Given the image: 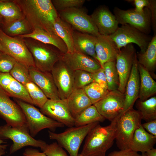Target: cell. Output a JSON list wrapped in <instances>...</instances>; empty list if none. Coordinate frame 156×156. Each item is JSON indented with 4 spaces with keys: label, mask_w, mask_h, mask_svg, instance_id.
<instances>
[{
    "label": "cell",
    "mask_w": 156,
    "mask_h": 156,
    "mask_svg": "<svg viewBox=\"0 0 156 156\" xmlns=\"http://www.w3.org/2000/svg\"><path fill=\"white\" fill-rule=\"evenodd\" d=\"M13 1L20 8L33 30L39 28L57 35L54 31L53 24L58 14L51 0Z\"/></svg>",
    "instance_id": "1"
},
{
    "label": "cell",
    "mask_w": 156,
    "mask_h": 156,
    "mask_svg": "<svg viewBox=\"0 0 156 156\" xmlns=\"http://www.w3.org/2000/svg\"><path fill=\"white\" fill-rule=\"evenodd\" d=\"M118 118L107 126H101L99 124L90 131L86 138L80 153L82 156H105L107 151L112 146L116 138Z\"/></svg>",
    "instance_id": "2"
},
{
    "label": "cell",
    "mask_w": 156,
    "mask_h": 156,
    "mask_svg": "<svg viewBox=\"0 0 156 156\" xmlns=\"http://www.w3.org/2000/svg\"><path fill=\"white\" fill-rule=\"evenodd\" d=\"M99 122L83 126L69 127L64 132L56 133L48 131L49 138L55 140L68 153L70 156H78L79 149L83 140L90 131Z\"/></svg>",
    "instance_id": "3"
},
{
    "label": "cell",
    "mask_w": 156,
    "mask_h": 156,
    "mask_svg": "<svg viewBox=\"0 0 156 156\" xmlns=\"http://www.w3.org/2000/svg\"><path fill=\"white\" fill-rule=\"evenodd\" d=\"M142 120L139 112L133 108L118 118L115 140L117 146L120 150L130 149L135 131L142 124Z\"/></svg>",
    "instance_id": "4"
},
{
    "label": "cell",
    "mask_w": 156,
    "mask_h": 156,
    "mask_svg": "<svg viewBox=\"0 0 156 156\" xmlns=\"http://www.w3.org/2000/svg\"><path fill=\"white\" fill-rule=\"evenodd\" d=\"M23 39L32 56L35 67L42 71L51 72L62 53L49 45L31 38Z\"/></svg>",
    "instance_id": "5"
},
{
    "label": "cell",
    "mask_w": 156,
    "mask_h": 156,
    "mask_svg": "<svg viewBox=\"0 0 156 156\" xmlns=\"http://www.w3.org/2000/svg\"><path fill=\"white\" fill-rule=\"evenodd\" d=\"M16 101L25 115L29 133L33 138L44 129L54 132L57 128L64 126L44 114L34 105L19 99Z\"/></svg>",
    "instance_id": "6"
},
{
    "label": "cell",
    "mask_w": 156,
    "mask_h": 156,
    "mask_svg": "<svg viewBox=\"0 0 156 156\" xmlns=\"http://www.w3.org/2000/svg\"><path fill=\"white\" fill-rule=\"evenodd\" d=\"M0 42L4 53L29 67H35L32 56L23 38L10 36L0 29Z\"/></svg>",
    "instance_id": "7"
},
{
    "label": "cell",
    "mask_w": 156,
    "mask_h": 156,
    "mask_svg": "<svg viewBox=\"0 0 156 156\" xmlns=\"http://www.w3.org/2000/svg\"><path fill=\"white\" fill-rule=\"evenodd\" d=\"M131 25H122L109 36L116 44L119 50L128 44L135 43L140 49V53L146 50L152 38Z\"/></svg>",
    "instance_id": "8"
},
{
    "label": "cell",
    "mask_w": 156,
    "mask_h": 156,
    "mask_svg": "<svg viewBox=\"0 0 156 156\" xmlns=\"http://www.w3.org/2000/svg\"><path fill=\"white\" fill-rule=\"evenodd\" d=\"M0 139H10L12 141L13 144L10 149V155L26 146L40 148L46 143L44 141L34 139L28 130L12 127L7 124L0 126Z\"/></svg>",
    "instance_id": "9"
},
{
    "label": "cell",
    "mask_w": 156,
    "mask_h": 156,
    "mask_svg": "<svg viewBox=\"0 0 156 156\" xmlns=\"http://www.w3.org/2000/svg\"><path fill=\"white\" fill-rule=\"evenodd\" d=\"M57 12L63 20L79 32L96 36L100 34L90 15L81 8H70Z\"/></svg>",
    "instance_id": "10"
},
{
    "label": "cell",
    "mask_w": 156,
    "mask_h": 156,
    "mask_svg": "<svg viewBox=\"0 0 156 156\" xmlns=\"http://www.w3.org/2000/svg\"><path fill=\"white\" fill-rule=\"evenodd\" d=\"M0 116L8 125L29 130L25 116L21 109L0 88Z\"/></svg>",
    "instance_id": "11"
},
{
    "label": "cell",
    "mask_w": 156,
    "mask_h": 156,
    "mask_svg": "<svg viewBox=\"0 0 156 156\" xmlns=\"http://www.w3.org/2000/svg\"><path fill=\"white\" fill-rule=\"evenodd\" d=\"M113 12L119 24H129L146 34L151 31V14L148 8H145L142 13L136 12L134 9L123 10L117 7Z\"/></svg>",
    "instance_id": "12"
},
{
    "label": "cell",
    "mask_w": 156,
    "mask_h": 156,
    "mask_svg": "<svg viewBox=\"0 0 156 156\" xmlns=\"http://www.w3.org/2000/svg\"><path fill=\"white\" fill-rule=\"evenodd\" d=\"M125 99L124 94L118 90H114L93 105L101 115L111 122L122 114Z\"/></svg>",
    "instance_id": "13"
},
{
    "label": "cell",
    "mask_w": 156,
    "mask_h": 156,
    "mask_svg": "<svg viewBox=\"0 0 156 156\" xmlns=\"http://www.w3.org/2000/svg\"><path fill=\"white\" fill-rule=\"evenodd\" d=\"M74 72L61 59L55 64L51 71L61 100H66L73 90Z\"/></svg>",
    "instance_id": "14"
},
{
    "label": "cell",
    "mask_w": 156,
    "mask_h": 156,
    "mask_svg": "<svg viewBox=\"0 0 156 156\" xmlns=\"http://www.w3.org/2000/svg\"><path fill=\"white\" fill-rule=\"evenodd\" d=\"M136 53L134 46L130 44L121 48L116 56V66L119 80L118 90L124 94Z\"/></svg>",
    "instance_id": "15"
},
{
    "label": "cell",
    "mask_w": 156,
    "mask_h": 156,
    "mask_svg": "<svg viewBox=\"0 0 156 156\" xmlns=\"http://www.w3.org/2000/svg\"><path fill=\"white\" fill-rule=\"evenodd\" d=\"M47 116L69 127L74 126L75 118L72 115L66 100L48 99L40 109Z\"/></svg>",
    "instance_id": "16"
},
{
    "label": "cell",
    "mask_w": 156,
    "mask_h": 156,
    "mask_svg": "<svg viewBox=\"0 0 156 156\" xmlns=\"http://www.w3.org/2000/svg\"><path fill=\"white\" fill-rule=\"evenodd\" d=\"M90 16L101 34L109 36L119 27L115 16L105 6L97 8Z\"/></svg>",
    "instance_id": "17"
},
{
    "label": "cell",
    "mask_w": 156,
    "mask_h": 156,
    "mask_svg": "<svg viewBox=\"0 0 156 156\" xmlns=\"http://www.w3.org/2000/svg\"><path fill=\"white\" fill-rule=\"evenodd\" d=\"M61 60L73 70H83L93 73L101 68L92 58L75 51L62 54Z\"/></svg>",
    "instance_id": "18"
},
{
    "label": "cell",
    "mask_w": 156,
    "mask_h": 156,
    "mask_svg": "<svg viewBox=\"0 0 156 156\" xmlns=\"http://www.w3.org/2000/svg\"><path fill=\"white\" fill-rule=\"evenodd\" d=\"M31 80L41 89L49 99H60L51 72H44L35 67H29Z\"/></svg>",
    "instance_id": "19"
},
{
    "label": "cell",
    "mask_w": 156,
    "mask_h": 156,
    "mask_svg": "<svg viewBox=\"0 0 156 156\" xmlns=\"http://www.w3.org/2000/svg\"><path fill=\"white\" fill-rule=\"evenodd\" d=\"M140 89V77L136 53L131 73L125 86L124 93V105L122 114L133 108L134 103L138 98Z\"/></svg>",
    "instance_id": "20"
},
{
    "label": "cell",
    "mask_w": 156,
    "mask_h": 156,
    "mask_svg": "<svg viewBox=\"0 0 156 156\" xmlns=\"http://www.w3.org/2000/svg\"><path fill=\"white\" fill-rule=\"evenodd\" d=\"M96 37L95 46L96 59L103 68L105 63L116 61L119 50L109 36L99 34Z\"/></svg>",
    "instance_id": "21"
},
{
    "label": "cell",
    "mask_w": 156,
    "mask_h": 156,
    "mask_svg": "<svg viewBox=\"0 0 156 156\" xmlns=\"http://www.w3.org/2000/svg\"><path fill=\"white\" fill-rule=\"evenodd\" d=\"M0 88L10 97L34 105L24 86L14 78L9 73L0 72Z\"/></svg>",
    "instance_id": "22"
},
{
    "label": "cell",
    "mask_w": 156,
    "mask_h": 156,
    "mask_svg": "<svg viewBox=\"0 0 156 156\" xmlns=\"http://www.w3.org/2000/svg\"><path fill=\"white\" fill-rule=\"evenodd\" d=\"M73 36L75 50L89 56L97 61L95 51L96 36L74 30Z\"/></svg>",
    "instance_id": "23"
},
{
    "label": "cell",
    "mask_w": 156,
    "mask_h": 156,
    "mask_svg": "<svg viewBox=\"0 0 156 156\" xmlns=\"http://www.w3.org/2000/svg\"><path fill=\"white\" fill-rule=\"evenodd\" d=\"M18 36L22 38H31L42 43L52 45L62 54L67 52V47L61 38L56 34L42 29H36L29 34Z\"/></svg>",
    "instance_id": "24"
},
{
    "label": "cell",
    "mask_w": 156,
    "mask_h": 156,
    "mask_svg": "<svg viewBox=\"0 0 156 156\" xmlns=\"http://www.w3.org/2000/svg\"><path fill=\"white\" fill-rule=\"evenodd\" d=\"M156 142V137L146 131L141 124L135 131L130 149L137 152H146L153 148Z\"/></svg>",
    "instance_id": "25"
},
{
    "label": "cell",
    "mask_w": 156,
    "mask_h": 156,
    "mask_svg": "<svg viewBox=\"0 0 156 156\" xmlns=\"http://www.w3.org/2000/svg\"><path fill=\"white\" fill-rule=\"evenodd\" d=\"M66 101L70 111L74 118L92 105L82 89L73 90Z\"/></svg>",
    "instance_id": "26"
},
{
    "label": "cell",
    "mask_w": 156,
    "mask_h": 156,
    "mask_svg": "<svg viewBox=\"0 0 156 156\" xmlns=\"http://www.w3.org/2000/svg\"><path fill=\"white\" fill-rule=\"evenodd\" d=\"M140 77V89L138 98L144 101L155 95L156 93V83L150 73L138 63Z\"/></svg>",
    "instance_id": "27"
},
{
    "label": "cell",
    "mask_w": 156,
    "mask_h": 156,
    "mask_svg": "<svg viewBox=\"0 0 156 156\" xmlns=\"http://www.w3.org/2000/svg\"><path fill=\"white\" fill-rule=\"evenodd\" d=\"M53 28L56 34L66 44L68 53H72L75 51L73 34V29L71 26L58 16L53 23Z\"/></svg>",
    "instance_id": "28"
},
{
    "label": "cell",
    "mask_w": 156,
    "mask_h": 156,
    "mask_svg": "<svg viewBox=\"0 0 156 156\" xmlns=\"http://www.w3.org/2000/svg\"><path fill=\"white\" fill-rule=\"evenodd\" d=\"M138 63L150 73L155 71L156 66V35L152 37L145 51L137 55Z\"/></svg>",
    "instance_id": "29"
},
{
    "label": "cell",
    "mask_w": 156,
    "mask_h": 156,
    "mask_svg": "<svg viewBox=\"0 0 156 156\" xmlns=\"http://www.w3.org/2000/svg\"><path fill=\"white\" fill-rule=\"evenodd\" d=\"M0 15L8 23L24 18L18 5L13 1L3 0L0 2Z\"/></svg>",
    "instance_id": "30"
},
{
    "label": "cell",
    "mask_w": 156,
    "mask_h": 156,
    "mask_svg": "<svg viewBox=\"0 0 156 156\" xmlns=\"http://www.w3.org/2000/svg\"><path fill=\"white\" fill-rule=\"evenodd\" d=\"M3 31L12 37L19 36L31 33L33 30L25 18L12 22L4 23Z\"/></svg>",
    "instance_id": "31"
},
{
    "label": "cell",
    "mask_w": 156,
    "mask_h": 156,
    "mask_svg": "<svg viewBox=\"0 0 156 156\" xmlns=\"http://www.w3.org/2000/svg\"><path fill=\"white\" fill-rule=\"evenodd\" d=\"M105 119L92 105L75 118L74 126H83L95 122H103Z\"/></svg>",
    "instance_id": "32"
},
{
    "label": "cell",
    "mask_w": 156,
    "mask_h": 156,
    "mask_svg": "<svg viewBox=\"0 0 156 156\" xmlns=\"http://www.w3.org/2000/svg\"><path fill=\"white\" fill-rule=\"evenodd\" d=\"M136 106L142 119L146 122L156 120V96L151 97L144 101L139 100Z\"/></svg>",
    "instance_id": "33"
},
{
    "label": "cell",
    "mask_w": 156,
    "mask_h": 156,
    "mask_svg": "<svg viewBox=\"0 0 156 156\" xmlns=\"http://www.w3.org/2000/svg\"><path fill=\"white\" fill-rule=\"evenodd\" d=\"M103 68L109 91L118 90L119 83V77L116 66V61L105 63Z\"/></svg>",
    "instance_id": "34"
},
{
    "label": "cell",
    "mask_w": 156,
    "mask_h": 156,
    "mask_svg": "<svg viewBox=\"0 0 156 156\" xmlns=\"http://www.w3.org/2000/svg\"><path fill=\"white\" fill-rule=\"evenodd\" d=\"M24 86L34 105L41 108L48 99L38 86L32 80L27 83Z\"/></svg>",
    "instance_id": "35"
},
{
    "label": "cell",
    "mask_w": 156,
    "mask_h": 156,
    "mask_svg": "<svg viewBox=\"0 0 156 156\" xmlns=\"http://www.w3.org/2000/svg\"><path fill=\"white\" fill-rule=\"evenodd\" d=\"M94 105L103 98L109 92L108 90L101 87L97 83L93 82L82 89Z\"/></svg>",
    "instance_id": "36"
},
{
    "label": "cell",
    "mask_w": 156,
    "mask_h": 156,
    "mask_svg": "<svg viewBox=\"0 0 156 156\" xmlns=\"http://www.w3.org/2000/svg\"><path fill=\"white\" fill-rule=\"evenodd\" d=\"M9 73L23 86L31 81L29 75V67L17 61Z\"/></svg>",
    "instance_id": "37"
},
{
    "label": "cell",
    "mask_w": 156,
    "mask_h": 156,
    "mask_svg": "<svg viewBox=\"0 0 156 156\" xmlns=\"http://www.w3.org/2000/svg\"><path fill=\"white\" fill-rule=\"evenodd\" d=\"M94 82L92 73L83 70H76L74 72L73 90L83 88Z\"/></svg>",
    "instance_id": "38"
},
{
    "label": "cell",
    "mask_w": 156,
    "mask_h": 156,
    "mask_svg": "<svg viewBox=\"0 0 156 156\" xmlns=\"http://www.w3.org/2000/svg\"><path fill=\"white\" fill-rule=\"evenodd\" d=\"M52 3L57 12L73 8H81L85 0H53Z\"/></svg>",
    "instance_id": "39"
},
{
    "label": "cell",
    "mask_w": 156,
    "mask_h": 156,
    "mask_svg": "<svg viewBox=\"0 0 156 156\" xmlns=\"http://www.w3.org/2000/svg\"><path fill=\"white\" fill-rule=\"evenodd\" d=\"M40 148L47 156H70L56 142L49 144L46 143Z\"/></svg>",
    "instance_id": "40"
},
{
    "label": "cell",
    "mask_w": 156,
    "mask_h": 156,
    "mask_svg": "<svg viewBox=\"0 0 156 156\" xmlns=\"http://www.w3.org/2000/svg\"><path fill=\"white\" fill-rule=\"evenodd\" d=\"M16 61L9 55L0 52V72L9 73Z\"/></svg>",
    "instance_id": "41"
},
{
    "label": "cell",
    "mask_w": 156,
    "mask_h": 156,
    "mask_svg": "<svg viewBox=\"0 0 156 156\" xmlns=\"http://www.w3.org/2000/svg\"><path fill=\"white\" fill-rule=\"evenodd\" d=\"M94 82L97 83L103 88L108 90L107 81L104 70L101 68L96 71L92 73Z\"/></svg>",
    "instance_id": "42"
},
{
    "label": "cell",
    "mask_w": 156,
    "mask_h": 156,
    "mask_svg": "<svg viewBox=\"0 0 156 156\" xmlns=\"http://www.w3.org/2000/svg\"><path fill=\"white\" fill-rule=\"evenodd\" d=\"M150 11L151 14V24L154 32H156V1L155 0H149L146 7Z\"/></svg>",
    "instance_id": "43"
},
{
    "label": "cell",
    "mask_w": 156,
    "mask_h": 156,
    "mask_svg": "<svg viewBox=\"0 0 156 156\" xmlns=\"http://www.w3.org/2000/svg\"><path fill=\"white\" fill-rule=\"evenodd\" d=\"M137 152L130 149L114 151L110 153L108 156H140Z\"/></svg>",
    "instance_id": "44"
},
{
    "label": "cell",
    "mask_w": 156,
    "mask_h": 156,
    "mask_svg": "<svg viewBox=\"0 0 156 156\" xmlns=\"http://www.w3.org/2000/svg\"><path fill=\"white\" fill-rule=\"evenodd\" d=\"M129 1L133 2L135 6L134 10L136 12L140 13L144 12V8L147 7L149 2V0H133Z\"/></svg>",
    "instance_id": "45"
},
{
    "label": "cell",
    "mask_w": 156,
    "mask_h": 156,
    "mask_svg": "<svg viewBox=\"0 0 156 156\" xmlns=\"http://www.w3.org/2000/svg\"><path fill=\"white\" fill-rule=\"evenodd\" d=\"M142 125L147 132L156 137V120L146 122Z\"/></svg>",
    "instance_id": "46"
},
{
    "label": "cell",
    "mask_w": 156,
    "mask_h": 156,
    "mask_svg": "<svg viewBox=\"0 0 156 156\" xmlns=\"http://www.w3.org/2000/svg\"><path fill=\"white\" fill-rule=\"evenodd\" d=\"M23 156H47L44 152L33 148H26L23 153Z\"/></svg>",
    "instance_id": "47"
},
{
    "label": "cell",
    "mask_w": 156,
    "mask_h": 156,
    "mask_svg": "<svg viewBox=\"0 0 156 156\" xmlns=\"http://www.w3.org/2000/svg\"><path fill=\"white\" fill-rule=\"evenodd\" d=\"M146 153L148 156H156V149L153 148Z\"/></svg>",
    "instance_id": "48"
},
{
    "label": "cell",
    "mask_w": 156,
    "mask_h": 156,
    "mask_svg": "<svg viewBox=\"0 0 156 156\" xmlns=\"http://www.w3.org/2000/svg\"><path fill=\"white\" fill-rule=\"evenodd\" d=\"M6 143L5 142L3 141V140L0 139V148H1L5 149L7 146V145H2L1 144L3 143Z\"/></svg>",
    "instance_id": "49"
},
{
    "label": "cell",
    "mask_w": 156,
    "mask_h": 156,
    "mask_svg": "<svg viewBox=\"0 0 156 156\" xmlns=\"http://www.w3.org/2000/svg\"><path fill=\"white\" fill-rule=\"evenodd\" d=\"M5 154V149L0 148V156H1Z\"/></svg>",
    "instance_id": "50"
},
{
    "label": "cell",
    "mask_w": 156,
    "mask_h": 156,
    "mask_svg": "<svg viewBox=\"0 0 156 156\" xmlns=\"http://www.w3.org/2000/svg\"><path fill=\"white\" fill-rule=\"evenodd\" d=\"M0 52L4 53V50L0 42Z\"/></svg>",
    "instance_id": "51"
},
{
    "label": "cell",
    "mask_w": 156,
    "mask_h": 156,
    "mask_svg": "<svg viewBox=\"0 0 156 156\" xmlns=\"http://www.w3.org/2000/svg\"><path fill=\"white\" fill-rule=\"evenodd\" d=\"M140 156H148L146 154V152L142 153V154Z\"/></svg>",
    "instance_id": "52"
},
{
    "label": "cell",
    "mask_w": 156,
    "mask_h": 156,
    "mask_svg": "<svg viewBox=\"0 0 156 156\" xmlns=\"http://www.w3.org/2000/svg\"><path fill=\"white\" fill-rule=\"evenodd\" d=\"M1 16L0 15V23H4L1 18Z\"/></svg>",
    "instance_id": "53"
},
{
    "label": "cell",
    "mask_w": 156,
    "mask_h": 156,
    "mask_svg": "<svg viewBox=\"0 0 156 156\" xmlns=\"http://www.w3.org/2000/svg\"><path fill=\"white\" fill-rule=\"evenodd\" d=\"M78 156H82L80 154H78Z\"/></svg>",
    "instance_id": "54"
},
{
    "label": "cell",
    "mask_w": 156,
    "mask_h": 156,
    "mask_svg": "<svg viewBox=\"0 0 156 156\" xmlns=\"http://www.w3.org/2000/svg\"><path fill=\"white\" fill-rule=\"evenodd\" d=\"M3 0H0V2H1V1H2Z\"/></svg>",
    "instance_id": "55"
}]
</instances>
